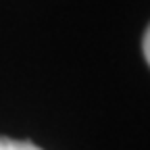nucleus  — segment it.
Returning a JSON list of instances; mask_svg holds the SVG:
<instances>
[{"label": "nucleus", "instance_id": "2", "mask_svg": "<svg viewBox=\"0 0 150 150\" xmlns=\"http://www.w3.org/2000/svg\"><path fill=\"white\" fill-rule=\"evenodd\" d=\"M144 59L150 61V29L144 31Z\"/></svg>", "mask_w": 150, "mask_h": 150}, {"label": "nucleus", "instance_id": "1", "mask_svg": "<svg viewBox=\"0 0 150 150\" xmlns=\"http://www.w3.org/2000/svg\"><path fill=\"white\" fill-rule=\"evenodd\" d=\"M0 150H42L31 142L23 140H11V138H0Z\"/></svg>", "mask_w": 150, "mask_h": 150}]
</instances>
